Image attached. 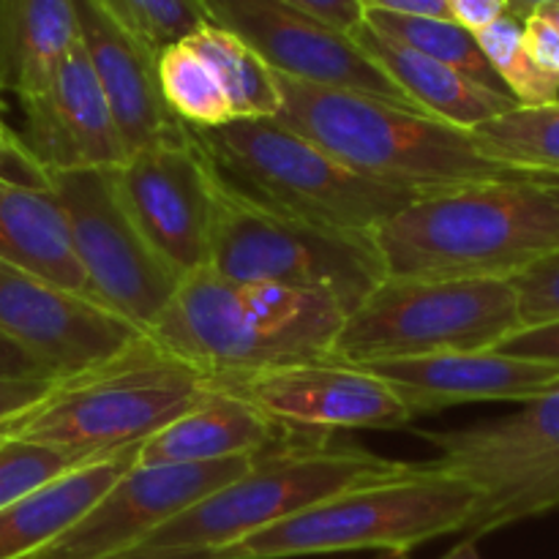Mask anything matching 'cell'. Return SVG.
<instances>
[{
    "instance_id": "obj_1",
    "label": "cell",
    "mask_w": 559,
    "mask_h": 559,
    "mask_svg": "<svg viewBox=\"0 0 559 559\" xmlns=\"http://www.w3.org/2000/svg\"><path fill=\"white\" fill-rule=\"evenodd\" d=\"M371 243L385 276L513 278L559 251V178L522 173L418 197Z\"/></svg>"
},
{
    "instance_id": "obj_2",
    "label": "cell",
    "mask_w": 559,
    "mask_h": 559,
    "mask_svg": "<svg viewBox=\"0 0 559 559\" xmlns=\"http://www.w3.org/2000/svg\"><path fill=\"white\" fill-rule=\"evenodd\" d=\"M347 311L325 289L243 284L211 267L180 278L145 336L211 380L325 360Z\"/></svg>"
},
{
    "instance_id": "obj_3",
    "label": "cell",
    "mask_w": 559,
    "mask_h": 559,
    "mask_svg": "<svg viewBox=\"0 0 559 559\" xmlns=\"http://www.w3.org/2000/svg\"><path fill=\"white\" fill-rule=\"evenodd\" d=\"M276 74V71H273ZM282 109L276 120L325 147L347 167L404 189H456L522 175L486 156L473 131L418 109L342 87L311 85L276 74Z\"/></svg>"
},
{
    "instance_id": "obj_4",
    "label": "cell",
    "mask_w": 559,
    "mask_h": 559,
    "mask_svg": "<svg viewBox=\"0 0 559 559\" xmlns=\"http://www.w3.org/2000/svg\"><path fill=\"white\" fill-rule=\"evenodd\" d=\"M211 388V377L142 336L118 358L55 382L41 404L0 426V440L41 442L87 459L112 456L140 448Z\"/></svg>"
},
{
    "instance_id": "obj_5",
    "label": "cell",
    "mask_w": 559,
    "mask_h": 559,
    "mask_svg": "<svg viewBox=\"0 0 559 559\" xmlns=\"http://www.w3.org/2000/svg\"><path fill=\"white\" fill-rule=\"evenodd\" d=\"M191 136L240 191L338 233L371 238L382 222L426 197V191L382 183L347 167L276 118L229 120L191 129Z\"/></svg>"
},
{
    "instance_id": "obj_6",
    "label": "cell",
    "mask_w": 559,
    "mask_h": 559,
    "mask_svg": "<svg viewBox=\"0 0 559 559\" xmlns=\"http://www.w3.org/2000/svg\"><path fill=\"white\" fill-rule=\"evenodd\" d=\"M475 489L435 464H404L391 478L342 491L309 511L218 549L222 559H287L382 549L407 555L426 540L464 533Z\"/></svg>"
},
{
    "instance_id": "obj_7",
    "label": "cell",
    "mask_w": 559,
    "mask_h": 559,
    "mask_svg": "<svg viewBox=\"0 0 559 559\" xmlns=\"http://www.w3.org/2000/svg\"><path fill=\"white\" fill-rule=\"evenodd\" d=\"M407 462H393L358 445L298 431L254 456L238 480L162 524L140 546L147 549H227L260 530L309 511L342 491L391 478Z\"/></svg>"
},
{
    "instance_id": "obj_8",
    "label": "cell",
    "mask_w": 559,
    "mask_h": 559,
    "mask_svg": "<svg viewBox=\"0 0 559 559\" xmlns=\"http://www.w3.org/2000/svg\"><path fill=\"white\" fill-rule=\"evenodd\" d=\"M207 267L229 282L325 289L347 314L385 278L371 238L267 205L229 183L216 167Z\"/></svg>"
},
{
    "instance_id": "obj_9",
    "label": "cell",
    "mask_w": 559,
    "mask_h": 559,
    "mask_svg": "<svg viewBox=\"0 0 559 559\" xmlns=\"http://www.w3.org/2000/svg\"><path fill=\"white\" fill-rule=\"evenodd\" d=\"M522 328L511 278L385 276L344 320L328 358L349 366L497 349Z\"/></svg>"
},
{
    "instance_id": "obj_10",
    "label": "cell",
    "mask_w": 559,
    "mask_h": 559,
    "mask_svg": "<svg viewBox=\"0 0 559 559\" xmlns=\"http://www.w3.org/2000/svg\"><path fill=\"white\" fill-rule=\"evenodd\" d=\"M424 437L440 453L431 464L475 489L467 538L559 511V385L519 413Z\"/></svg>"
},
{
    "instance_id": "obj_11",
    "label": "cell",
    "mask_w": 559,
    "mask_h": 559,
    "mask_svg": "<svg viewBox=\"0 0 559 559\" xmlns=\"http://www.w3.org/2000/svg\"><path fill=\"white\" fill-rule=\"evenodd\" d=\"M38 183L52 189L63 205L87 298L145 333L175 295L180 276L126 216L107 169L47 175Z\"/></svg>"
},
{
    "instance_id": "obj_12",
    "label": "cell",
    "mask_w": 559,
    "mask_h": 559,
    "mask_svg": "<svg viewBox=\"0 0 559 559\" xmlns=\"http://www.w3.org/2000/svg\"><path fill=\"white\" fill-rule=\"evenodd\" d=\"M107 173L126 216L180 278L207 265L213 164L189 126L180 136L126 153Z\"/></svg>"
},
{
    "instance_id": "obj_13",
    "label": "cell",
    "mask_w": 559,
    "mask_h": 559,
    "mask_svg": "<svg viewBox=\"0 0 559 559\" xmlns=\"http://www.w3.org/2000/svg\"><path fill=\"white\" fill-rule=\"evenodd\" d=\"M202 3L213 25L249 44L276 74L418 109L404 96L402 87L353 41V36L304 14L284 0H202Z\"/></svg>"
},
{
    "instance_id": "obj_14",
    "label": "cell",
    "mask_w": 559,
    "mask_h": 559,
    "mask_svg": "<svg viewBox=\"0 0 559 559\" xmlns=\"http://www.w3.org/2000/svg\"><path fill=\"white\" fill-rule=\"evenodd\" d=\"M213 385L240 393L273 420L309 435L404 429L418 418L396 385L364 366L331 358L224 377Z\"/></svg>"
},
{
    "instance_id": "obj_15",
    "label": "cell",
    "mask_w": 559,
    "mask_h": 559,
    "mask_svg": "<svg viewBox=\"0 0 559 559\" xmlns=\"http://www.w3.org/2000/svg\"><path fill=\"white\" fill-rule=\"evenodd\" d=\"M254 456L202 464L131 467L55 544L27 559H96L134 549L213 491L238 480Z\"/></svg>"
},
{
    "instance_id": "obj_16",
    "label": "cell",
    "mask_w": 559,
    "mask_h": 559,
    "mask_svg": "<svg viewBox=\"0 0 559 559\" xmlns=\"http://www.w3.org/2000/svg\"><path fill=\"white\" fill-rule=\"evenodd\" d=\"M0 333L20 344L58 380L118 358L145 333L85 295L0 262Z\"/></svg>"
},
{
    "instance_id": "obj_17",
    "label": "cell",
    "mask_w": 559,
    "mask_h": 559,
    "mask_svg": "<svg viewBox=\"0 0 559 559\" xmlns=\"http://www.w3.org/2000/svg\"><path fill=\"white\" fill-rule=\"evenodd\" d=\"M20 102L25 112L20 145L36 180L82 169H115L126 158L112 109L80 38L47 82Z\"/></svg>"
},
{
    "instance_id": "obj_18",
    "label": "cell",
    "mask_w": 559,
    "mask_h": 559,
    "mask_svg": "<svg viewBox=\"0 0 559 559\" xmlns=\"http://www.w3.org/2000/svg\"><path fill=\"white\" fill-rule=\"evenodd\" d=\"M91 69L112 109L126 153L173 140L186 131L158 85V49L126 31L98 0H71Z\"/></svg>"
},
{
    "instance_id": "obj_19",
    "label": "cell",
    "mask_w": 559,
    "mask_h": 559,
    "mask_svg": "<svg viewBox=\"0 0 559 559\" xmlns=\"http://www.w3.org/2000/svg\"><path fill=\"white\" fill-rule=\"evenodd\" d=\"M364 369L396 385L418 415L467 402L524 404L559 385L557 364L513 358L497 349L380 360Z\"/></svg>"
},
{
    "instance_id": "obj_20",
    "label": "cell",
    "mask_w": 559,
    "mask_h": 559,
    "mask_svg": "<svg viewBox=\"0 0 559 559\" xmlns=\"http://www.w3.org/2000/svg\"><path fill=\"white\" fill-rule=\"evenodd\" d=\"M295 435L298 429L273 420L240 393L213 385L189 413L142 442L134 464L158 467L260 456Z\"/></svg>"
},
{
    "instance_id": "obj_21",
    "label": "cell",
    "mask_w": 559,
    "mask_h": 559,
    "mask_svg": "<svg viewBox=\"0 0 559 559\" xmlns=\"http://www.w3.org/2000/svg\"><path fill=\"white\" fill-rule=\"evenodd\" d=\"M0 262L87 298L69 218L55 191L38 180L0 175Z\"/></svg>"
},
{
    "instance_id": "obj_22",
    "label": "cell",
    "mask_w": 559,
    "mask_h": 559,
    "mask_svg": "<svg viewBox=\"0 0 559 559\" xmlns=\"http://www.w3.org/2000/svg\"><path fill=\"white\" fill-rule=\"evenodd\" d=\"M353 41L402 87L404 96L420 112L459 126V129L469 131L486 120L497 118V115L508 112V109L519 107L511 93L478 85L451 66L437 63V60L426 58V55L415 52V49L393 41V38L382 36L366 22L353 33Z\"/></svg>"
},
{
    "instance_id": "obj_23",
    "label": "cell",
    "mask_w": 559,
    "mask_h": 559,
    "mask_svg": "<svg viewBox=\"0 0 559 559\" xmlns=\"http://www.w3.org/2000/svg\"><path fill=\"white\" fill-rule=\"evenodd\" d=\"M136 451L93 459L22 500L0 508V559H27L69 533L136 462Z\"/></svg>"
},
{
    "instance_id": "obj_24",
    "label": "cell",
    "mask_w": 559,
    "mask_h": 559,
    "mask_svg": "<svg viewBox=\"0 0 559 559\" xmlns=\"http://www.w3.org/2000/svg\"><path fill=\"white\" fill-rule=\"evenodd\" d=\"M76 38L71 0H0V91H38Z\"/></svg>"
},
{
    "instance_id": "obj_25",
    "label": "cell",
    "mask_w": 559,
    "mask_h": 559,
    "mask_svg": "<svg viewBox=\"0 0 559 559\" xmlns=\"http://www.w3.org/2000/svg\"><path fill=\"white\" fill-rule=\"evenodd\" d=\"M183 41L213 71L224 96H227L233 120L276 118L278 109H282L276 74L249 44H243L238 36L213 25V22L202 25Z\"/></svg>"
},
{
    "instance_id": "obj_26",
    "label": "cell",
    "mask_w": 559,
    "mask_h": 559,
    "mask_svg": "<svg viewBox=\"0 0 559 559\" xmlns=\"http://www.w3.org/2000/svg\"><path fill=\"white\" fill-rule=\"evenodd\" d=\"M469 131L495 162L516 173L559 178V98L538 107L519 104Z\"/></svg>"
},
{
    "instance_id": "obj_27",
    "label": "cell",
    "mask_w": 559,
    "mask_h": 559,
    "mask_svg": "<svg viewBox=\"0 0 559 559\" xmlns=\"http://www.w3.org/2000/svg\"><path fill=\"white\" fill-rule=\"evenodd\" d=\"M366 25L374 27L382 36L426 55V58L445 63L456 69L459 74L469 76L478 85L491 91L508 93L500 76L489 66L486 55L480 52L478 38L453 20L440 16H409V14H388V11H366Z\"/></svg>"
},
{
    "instance_id": "obj_28",
    "label": "cell",
    "mask_w": 559,
    "mask_h": 559,
    "mask_svg": "<svg viewBox=\"0 0 559 559\" xmlns=\"http://www.w3.org/2000/svg\"><path fill=\"white\" fill-rule=\"evenodd\" d=\"M158 85L167 107L191 129H213L233 120L222 85L186 41L158 52Z\"/></svg>"
},
{
    "instance_id": "obj_29",
    "label": "cell",
    "mask_w": 559,
    "mask_h": 559,
    "mask_svg": "<svg viewBox=\"0 0 559 559\" xmlns=\"http://www.w3.org/2000/svg\"><path fill=\"white\" fill-rule=\"evenodd\" d=\"M480 52L486 55L489 66L506 91L516 98L522 107H538V104H551L559 98V80L549 76L535 66L524 47L522 22L516 16L506 14L489 27L475 33Z\"/></svg>"
},
{
    "instance_id": "obj_30",
    "label": "cell",
    "mask_w": 559,
    "mask_h": 559,
    "mask_svg": "<svg viewBox=\"0 0 559 559\" xmlns=\"http://www.w3.org/2000/svg\"><path fill=\"white\" fill-rule=\"evenodd\" d=\"M98 5L158 52L211 22L202 0H98Z\"/></svg>"
},
{
    "instance_id": "obj_31",
    "label": "cell",
    "mask_w": 559,
    "mask_h": 559,
    "mask_svg": "<svg viewBox=\"0 0 559 559\" xmlns=\"http://www.w3.org/2000/svg\"><path fill=\"white\" fill-rule=\"evenodd\" d=\"M93 459L27 440H0V508L52 484Z\"/></svg>"
},
{
    "instance_id": "obj_32",
    "label": "cell",
    "mask_w": 559,
    "mask_h": 559,
    "mask_svg": "<svg viewBox=\"0 0 559 559\" xmlns=\"http://www.w3.org/2000/svg\"><path fill=\"white\" fill-rule=\"evenodd\" d=\"M511 282L519 295L522 328L559 320V251L524 267Z\"/></svg>"
},
{
    "instance_id": "obj_33",
    "label": "cell",
    "mask_w": 559,
    "mask_h": 559,
    "mask_svg": "<svg viewBox=\"0 0 559 559\" xmlns=\"http://www.w3.org/2000/svg\"><path fill=\"white\" fill-rule=\"evenodd\" d=\"M497 353L559 366V320L519 328L497 347Z\"/></svg>"
},
{
    "instance_id": "obj_34",
    "label": "cell",
    "mask_w": 559,
    "mask_h": 559,
    "mask_svg": "<svg viewBox=\"0 0 559 559\" xmlns=\"http://www.w3.org/2000/svg\"><path fill=\"white\" fill-rule=\"evenodd\" d=\"M524 47L540 71L559 80V27L540 14H530L522 22Z\"/></svg>"
},
{
    "instance_id": "obj_35",
    "label": "cell",
    "mask_w": 559,
    "mask_h": 559,
    "mask_svg": "<svg viewBox=\"0 0 559 559\" xmlns=\"http://www.w3.org/2000/svg\"><path fill=\"white\" fill-rule=\"evenodd\" d=\"M284 3L295 5L304 14L314 16V20L325 22V25L347 33V36H353L366 22L364 0H284Z\"/></svg>"
},
{
    "instance_id": "obj_36",
    "label": "cell",
    "mask_w": 559,
    "mask_h": 559,
    "mask_svg": "<svg viewBox=\"0 0 559 559\" xmlns=\"http://www.w3.org/2000/svg\"><path fill=\"white\" fill-rule=\"evenodd\" d=\"M58 380H0V426L41 404Z\"/></svg>"
},
{
    "instance_id": "obj_37",
    "label": "cell",
    "mask_w": 559,
    "mask_h": 559,
    "mask_svg": "<svg viewBox=\"0 0 559 559\" xmlns=\"http://www.w3.org/2000/svg\"><path fill=\"white\" fill-rule=\"evenodd\" d=\"M0 380H58L47 364L0 333Z\"/></svg>"
},
{
    "instance_id": "obj_38",
    "label": "cell",
    "mask_w": 559,
    "mask_h": 559,
    "mask_svg": "<svg viewBox=\"0 0 559 559\" xmlns=\"http://www.w3.org/2000/svg\"><path fill=\"white\" fill-rule=\"evenodd\" d=\"M445 3L448 11H451V20L467 27L469 33L484 31V27H489L500 16L511 14L508 0H445Z\"/></svg>"
},
{
    "instance_id": "obj_39",
    "label": "cell",
    "mask_w": 559,
    "mask_h": 559,
    "mask_svg": "<svg viewBox=\"0 0 559 559\" xmlns=\"http://www.w3.org/2000/svg\"><path fill=\"white\" fill-rule=\"evenodd\" d=\"M366 11H388V14H409V16H440L451 20L445 0H364Z\"/></svg>"
},
{
    "instance_id": "obj_40",
    "label": "cell",
    "mask_w": 559,
    "mask_h": 559,
    "mask_svg": "<svg viewBox=\"0 0 559 559\" xmlns=\"http://www.w3.org/2000/svg\"><path fill=\"white\" fill-rule=\"evenodd\" d=\"M96 559H222V555H218V549H147V546H134V549Z\"/></svg>"
},
{
    "instance_id": "obj_41",
    "label": "cell",
    "mask_w": 559,
    "mask_h": 559,
    "mask_svg": "<svg viewBox=\"0 0 559 559\" xmlns=\"http://www.w3.org/2000/svg\"><path fill=\"white\" fill-rule=\"evenodd\" d=\"M3 162H20L27 169V156L20 145V136L11 134L3 120V109H0V164Z\"/></svg>"
},
{
    "instance_id": "obj_42",
    "label": "cell",
    "mask_w": 559,
    "mask_h": 559,
    "mask_svg": "<svg viewBox=\"0 0 559 559\" xmlns=\"http://www.w3.org/2000/svg\"><path fill=\"white\" fill-rule=\"evenodd\" d=\"M544 3H551V0H508V9H511V16H516L519 22H524L530 14H535V11H538Z\"/></svg>"
},
{
    "instance_id": "obj_43",
    "label": "cell",
    "mask_w": 559,
    "mask_h": 559,
    "mask_svg": "<svg viewBox=\"0 0 559 559\" xmlns=\"http://www.w3.org/2000/svg\"><path fill=\"white\" fill-rule=\"evenodd\" d=\"M440 559H484L478 555V540H473V538H464L462 544L459 546H453L451 551H448L445 557H440Z\"/></svg>"
},
{
    "instance_id": "obj_44",
    "label": "cell",
    "mask_w": 559,
    "mask_h": 559,
    "mask_svg": "<svg viewBox=\"0 0 559 559\" xmlns=\"http://www.w3.org/2000/svg\"><path fill=\"white\" fill-rule=\"evenodd\" d=\"M535 14L546 16V20L555 22V25L559 27V0H551V3H544L538 11H535Z\"/></svg>"
},
{
    "instance_id": "obj_45",
    "label": "cell",
    "mask_w": 559,
    "mask_h": 559,
    "mask_svg": "<svg viewBox=\"0 0 559 559\" xmlns=\"http://www.w3.org/2000/svg\"><path fill=\"white\" fill-rule=\"evenodd\" d=\"M391 559H404V555H393Z\"/></svg>"
}]
</instances>
